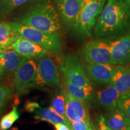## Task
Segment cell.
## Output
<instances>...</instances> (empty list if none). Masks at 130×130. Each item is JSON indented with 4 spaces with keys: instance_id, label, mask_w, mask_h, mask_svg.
I'll list each match as a JSON object with an SVG mask.
<instances>
[{
    "instance_id": "obj_1",
    "label": "cell",
    "mask_w": 130,
    "mask_h": 130,
    "mask_svg": "<svg viewBox=\"0 0 130 130\" xmlns=\"http://www.w3.org/2000/svg\"><path fill=\"white\" fill-rule=\"evenodd\" d=\"M130 32V0H107L93 30L97 39H115Z\"/></svg>"
},
{
    "instance_id": "obj_2",
    "label": "cell",
    "mask_w": 130,
    "mask_h": 130,
    "mask_svg": "<svg viewBox=\"0 0 130 130\" xmlns=\"http://www.w3.org/2000/svg\"><path fill=\"white\" fill-rule=\"evenodd\" d=\"M18 20L46 33H57L61 30L59 14L50 0H34Z\"/></svg>"
},
{
    "instance_id": "obj_3",
    "label": "cell",
    "mask_w": 130,
    "mask_h": 130,
    "mask_svg": "<svg viewBox=\"0 0 130 130\" xmlns=\"http://www.w3.org/2000/svg\"><path fill=\"white\" fill-rule=\"evenodd\" d=\"M106 1L82 0L80 10L74 26L75 31L81 36L90 37Z\"/></svg>"
},
{
    "instance_id": "obj_4",
    "label": "cell",
    "mask_w": 130,
    "mask_h": 130,
    "mask_svg": "<svg viewBox=\"0 0 130 130\" xmlns=\"http://www.w3.org/2000/svg\"><path fill=\"white\" fill-rule=\"evenodd\" d=\"M9 23L19 35L42 46L47 51L58 54L62 50V36L59 32L46 33L18 22H10Z\"/></svg>"
},
{
    "instance_id": "obj_5",
    "label": "cell",
    "mask_w": 130,
    "mask_h": 130,
    "mask_svg": "<svg viewBox=\"0 0 130 130\" xmlns=\"http://www.w3.org/2000/svg\"><path fill=\"white\" fill-rule=\"evenodd\" d=\"M88 64H112L113 59L108 41L97 39L87 42L78 51Z\"/></svg>"
},
{
    "instance_id": "obj_6",
    "label": "cell",
    "mask_w": 130,
    "mask_h": 130,
    "mask_svg": "<svg viewBox=\"0 0 130 130\" xmlns=\"http://www.w3.org/2000/svg\"><path fill=\"white\" fill-rule=\"evenodd\" d=\"M60 83L57 66L48 53L37 60V74L33 87H55Z\"/></svg>"
},
{
    "instance_id": "obj_7",
    "label": "cell",
    "mask_w": 130,
    "mask_h": 130,
    "mask_svg": "<svg viewBox=\"0 0 130 130\" xmlns=\"http://www.w3.org/2000/svg\"><path fill=\"white\" fill-rule=\"evenodd\" d=\"M37 60L34 58H27L13 74V90L20 95L33 87L37 74Z\"/></svg>"
},
{
    "instance_id": "obj_8",
    "label": "cell",
    "mask_w": 130,
    "mask_h": 130,
    "mask_svg": "<svg viewBox=\"0 0 130 130\" xmlns=\"http://www.w3.org/2000/svg\"><path fill=\"white\" fill-rule=\"evenodd\" d=\"M60 69L64 80L70 84L79 87L91 85L80 60L75 55H68L63 64H60Z\"/></svg>"
},
{
    "instance_id": "obj_9",
    "label": "cell",
    "mask_w": 130,
    "mask_h": 130,
    "mask_svg": "<svg viewBox=\"0 0 130 130\" xmlns=\"http://www.w3.org/2000/svg\"><path fill=\"white\" fill-rule=\"evenodd\" d=\"M66 118L69 122L90 120V113L86 101L71 95L64 90Z\"/></svg>"
},
{
    "instance_id": "obj_10",
    "label": "cell",
    "mask_w": 130,
    "mask_h": 130,
    "mask_svg": "<svg viewBox=\"0 0 130 130\" xmlns=\"http://www.w3.org/2000/svg\"><path fill=\"white\" fill-rule=\"evenodd\" d=\"M113 64L122 65L130 63V32L108 41Z\"/></svg>"
},
{
    "instance_id": "obj_11",
    "label": "cell",
    "mask_w": 130,
    "mask_h": 130,
    "mask_svg": "<svg viewBox=\"0 0 130 130\" xmlns=\"http://www.w3.org/2000/svg\"><path fill=\"white\" fill-rule=\"evenodd\" d=\"M27 58L10 48L4 49L0 53V79L11 77Z\"/></svg>"
},
{
    "instance_id": "obj_12",
    "label": "cell",
    "mask_w": 130,
    "mask_h": 130,
    "mask_svg": "<svg viewBox=\"0 0 130 130\" xmlns=\"http://www.w3.org/2000/svg\"><path fill=\"white\" fill-rule=\"evenodd\" d=\"M60 18L68 27H74L80 10L82 0H53Z\"/></svg>"
},
{
    "instance_id": "obj_13",
    "label": "cell",
    "mask_w": 130,
    "mask_h": 130,
    "mask_svg": "<svg viewBox=\"0 0 130 130\" xmlns=\"http://www.w3.org/2000/svg\"><path fill=\"white\" fill-rule=\"evenodd\" d=\"M116 66L112 64H88L85 66V71L90 81L107 85L111 83Z\"/></svg>"
},
{
    "instance_id": "obj_14",
    "label": "cell",
    "mask_w": 130,
    "mask_h": 130,
    "mask_svg": "<svg viewBox=\"0 0 130 130\" xmlns=\"http://www.w3.org/2000/svg\"><path fill=\"white\" fill-rule=\"evenodd\" d=\"M121 97V95L115 86L110 83L105 88L96 92L93 99L102 108L107 111H111L118 107Z\"/></svg>"
},
{
    "instance_id": "obj_15",
    "label": "cell",
    "mask_w": 130,
    "mask_h": 130,
    "mask_svg": "<svg viewBox=\"0 0 130 130\" xmlns=\"http://www.w3.org/2000/svg\"><path fill=\"white\" fill-rule=\"evenodd\" d=\"M10 48L27 58H40L47 54V50L20 35L11 45Z\"/></svg>"
},
{
    "instance_id": "obj_16",
    "label": "cell",
    "mask_w": 130,
    "mask_h": 130,
    "mask_svg": "<svg viewBox=\"0 0 130 130\" xmlns=\"http://www.w3.org/2000/svg\"><path fill=\"white\" fill-rule=\"evenodd\" d=\"M110 83L122 96L130 94V64L116 65Z\"/></svg>"
},
{
    "instance_id": "obj_17",
    "label": "cell",
    "mask_w": 130,
    "mask_h": 130,
    "mask_svg": "<svg viewBox=\"0 0 130 130\" xmlns=\"http://www.w3.org/2000/svg\"><path fill=\"white\" fill-rule=\"evenodd\" d=\"M104 117L107 125L112 130H125L130 126V122L124 113L118 107Z\"/></svg>"
},
{
    "instance_id": "obj_18",
    "label": "cell",
    "mask_w": 130,
    "mask_h": 130,
    "mask_svg": "<svg viewBox=\"0 0 130 130\" xmlns=\"http://www.w3.org/2000/svg\"><path fill=\"white\" fill-rule=\"evenodd\" d=\"M35 113V115L34 118L36 119L48 122L49 123H51V124L63 123L71 128V123L68 121V119L58 114L52 107H46V108H42L41 107Z\"/></svg>"
},
{
    "instance_id": "obj_19",
    "label": "cell",
    "mask_w": 130,
    "mask_h": 130,
    "mask_svg": "<svg viewBox=\"0 0 130 130\" xmlns=\"http://www.w3.org/2000/svg\"><path fill=\"white\" fill-rule=\"evenodd\" d=\"M64 89L72 96L85 101L93 99L95 93L92 85L79 87L72 85L65 80H64Z\"/></svg>"
},
{
    "instance_id": "obj_20",
    "label": "cell",
    "mask_w": 130,
    "mask_h": 130,
    "mask_svg": "<svg viewBox=\"0 0 130 130\" xmlns=\"http://www.w3.org/2000/svg\"><path fill=\"white\" fill-rule=\"evenodd\" d=\"M20 35L11 26L10 23L0 21V47L6 49L18 38Z\"/></svg>"
},
{
    "instance_id": "obj_21",
    "label": "cell",
    "mask_w": 130,
    "mask_h": 130,
    "mask_svg": "<svg viewBox=\"0 0 130 130\" xmlns=\"http://www.w3.org/2000/svg\"><path fill=\"white\" fill-rule=\"evenodd\" d=\"M51 107L58 114L66 118V112H65L66 100H65L64 89H61L56 93L52 100Z\"/></svg>"
},
{
    "instance_id": "obj_22",
    "label": "cell",
    "mask_w": 130,
    "mask_h": 130,
    "mask_svg": "<svg viewBox=\"0 0 130 130\" xmlns=\"http://www.w3.org/2000/svg\"><path fill=\"white\" fill-rule=\"evenodd\" d=\"M20 117V114L16 106L13 107L9 113L4 115L0 120V130H7L12 127L14 123Z\"/></svg>"
},
{
    "instance_id": "obj_23",
    "label": "cell",
    "mask_w": 130,
    "mask_h": 130,
    "mask_svg": "<svg viewBox=\"0 0 130 130\" xmlns=\"http://www.w3.org/2000/svg\"><path fill=\"white\" fill-rule=\"evenodd\" d=\"M29 1L30 0H2L0 2V15H6Z\"/></svg>"
},
{
    "instance_id": "obj_24",
    "label": "cell",
    "mask_w": 130,
    "mask_h": 130,
    "mask_svg": "<svg viewBox=\"0 0 130 130\" xmlns=\"http://www.w3.org/2000/svg\"><path fill=\"white\" fill-rule=\"evenodd\" d=\"M118 107L124 113L130 122V94L121 97L118 103Z\"/></svg>"
},
{
    "instance_id": "obj_25",
    "label": "cell",
    "mask_w": 130,
    "mask_h": 130,
    "mask_svg": "<svg viewBox=\"0 0 130 130\" xmlns=\"http://www.w3.org/2000/svg\"><path fill=\"white\" fill-rule=\"evenodd\" d=\"M72 130H93L90 120L70 122Z\"/></svg>"
},
{
    "instance_id": "obj_26",
    "label": "cell",
    "mask_w": 130,
    "mask_h": 130,
    "mask_svg": "<svg viewBox=\"0 0 130 130\" xmlns=\"http://www.w3.org/2000/svg\"><path fill=\"white\" fill-rule=\"evenodd\" d=\"M12 92L10 89L5 84H0V107H3L10 99Z\"/></svg>"
},
{
    "instance_id": "obj_27",
    "label": "cell",
    "mask_w": 130,
    "mask_h": 130,
    "mask_svg": "<svg viewBox=\"0 0 130 130\" xmlns=\"http://www.w3.org/2000/svg\"><path fill=\"white\" fill-rule=\"evenodd\" d=\"M41 107L39 104L37 102L28 101L25 105V110L30 113H35L37 110Z\"/></svg>"
},
{
    "instance_id": "obj_28",
    "label": "cell",
    "mask_w": 130,
    "mask_h": 130,
    "mask_svg": "<svg viewBox=\"0 0 130 130\" xmlns=\"http://www.w3.org/2000/svg\"><path fill=\"white\" fill-rule=\"evenodd\" d=\"M98 130H112L107 125L103 115H100L98 119Z\"/></svg>"
},
{
    "instance_id": "obj_29",
    "label": "cell",
    "mask_w": 130,
    "mask_h": 130,
    "mask_svg": "<svg viewBox=\"0 0 130 130\" xmlns=\"http://www.w3.org/2000/svg\"><path fill=\"white\" fill-rule=\"evenodd\" d=\"M56 130H72L69 126L63 123H53Z\"/></svg>"
},
{
    "instance_id": "obj_30",
    "label": "cell",
    "mask_w": 130,
    "mask_h": 130,
    "mask_svg": "<svg viewBox=\"0 0 130 130\" xmlns=\"http://www.w3.org/2000/svg\"><path fill=\"white\" fill-rule=\"evenodd\" d=\"M3 111V107H0V115H1V113H2Z\"/></svg>"
},
{
    "instance_id": "obj_31",
    "label": "cell",
    "mask_w": 130,
    "mask_h": 130,
    "mask_svg": "<svg viewBox=\"0 0 130 130\" xmlns=\"http://www.w3.org/2000/svg\"><path fill=\"white\" fill-rule=\"evenodd\" d=\"M3 49H2V48H1V47H0V53H1V52L3 51Z\"/></svg>"
},
{
    "instance_id": "obj_32",
    "label": "cell",
    "mask_w": 130,
    "mask_h": 130,
    "mask_svg": "<svg viewBox=\"0 0 130 130\" xmlns=\"http://www.w3.org/2000/svg\"><path fill=\"white\" fill-rule=\"evenodd\" d=\"M125 130H130V126H129V127H128L127 128H126V129H125Z\"/></svg>"
},
{
    "instance_id": "obj_33",
    "label": "cell",
    "mask_w": 130,
    "mask_h": 130,
    "mask_svg": "<svg viewBox=\"0 0 130 130\" xmlns=\"http://www.w3.org/2000/svg\"><path fill=\"white\" fill-rule=\"evenodd\" d=\"M12 130H18V129H17V128H13V129H12Z\"/></svg>"
}]
</instances>
